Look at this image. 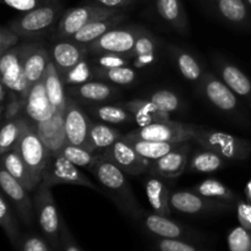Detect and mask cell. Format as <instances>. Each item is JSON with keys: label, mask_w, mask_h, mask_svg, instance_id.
Masks as SVG:
<instances>
[{"label": "cell", "mask_w": 251, "mask_h": 251, "mask_svg": "<svg viewBox=\"0 0 251 251\" xmlns=\"http://www.w3.org/2000/svg\"><path fill=\"white\" fill-rule=\"evenodd\" d=\"M90 172L97 179L105 195L117 205V207L124 215L137 222L144 212V208L140 206L139 200L127 181L126 174L114 163L100 157L98 153Z\"/></svg>", "instance_id": "obj_1"}, {"label": "cell", "mask_w": 251, "mask_h": 251, "mask_svg": "<svg viewBox=\"0 0 251 251\" xmlns=\"http://www.w3.org/2000/svg\"><path fill=\"white\" fill-rule=\"evenodd\" d=\"M65 10L64 0H53L24 12L20 17L12 20L9 27L21 39L37 41L46 34L55 32Z\"/></svg>", "instance_id": "obj_2"}, {"label": "cell", "mask_w": 251, "mask_h": 251, "mask_svg": "<svg viewBox=\"0 0 251 251\" xmlns=\"http://www.w3.org/2000/svg\"><path fill=\"white\" fill-rule=\"evenodd\" d=\"M51 188L39 184L34 190L33 208L39 230L58 251H61V234L64 221L51 194Z\"/></svg>", "instance_id": "obj_3"}, {"label": "cell", "mask_w": 251, "mask_h": 251, "mask_svg": "<svg viewBox=\"0 0 251 251\" xmlns=\"http://www.w3.org/2000/svg\"><path fill=\"white\" fill-rule=\"evenodd\" d=\"M193 142L200 145L202 149L216 152L227 161H242L250 153L251 145L247 140L239 139L234 135L218 130L205 129L199 126L193 137Z\"/></svg>", "instance_id": "obj_4"}, {"label": "cell", "mask_w": 251, "mask_h": 251, "mask_svg": "<svg viewBox=\"0 0 251 251\" xmlns=\"http://www.w3.org/2000/svg\"><path fill=\"white\" fill-rule=\"evenodd\" d=\"M78 168L80 167L75 166L73 162L69 161L61 152L51 154L44 169L41 184H44L48 188H53L56 185L85 186L96 193L104 194L103 189L93 183Z\"/></svg>", "instance_id": "obj_5"}, {"label": "cell", "mask_w": 251, "mask_h": 251, "mask_svg": "<svg viewBox=\"0 0 251 251\" xmlns=\"http://www.w3.org/2000/svg\"><path fill=\"white\" fill-rule=\"evenodd\" d=\"M15 149L21 154L22 159L31 172L34 183L38 186L51 154L29 120L27 122Z\"/></svg>", "instance_id": "obj_6"}, {"label": "cell", "mask_w": 251, "mask_h": 251, "mask_svg": "<svg viewBox=\"0 0 251 251\" xmlns=\"http://www.w3.org/2000/svg\"><path fill=\"white\" fill-rule=\"evenodd\" d=\"M119 10L105 9V7L98 6V5L87 4L83 2L82 5L66 9L59 21L58 27L55 29L56 39H71L77 31H80L83 26L96 20L104 19V17L113 16L119 14Z\"/></svg>", "instance_id": "obj_7"}, {"label": "cell", "mask_w": 251, "mask_h": 251, "mask_svg": "<svg viewBox=\"0 0 251 251\" xmlns=\"http://www.w3.org/2000/svg\"><path fill=\"white\" fill-rule=\"evenodd\" d=\"M0 193L7 199L14 207L20 222L27 228L33 227L36 221L32 200L29 191L17 181L4 167L0 164Z\"/></svg>", "instance_id": "obj_8"}, {"label": "cell", "mask_w": 251, "mask_h": 251, "mask_svg": "<svg viewBox=\"0 0 251 251\" xmlns=\"http://www.w3.org/2000/svg\"><path fill=\"white\" fill-rule=\"evenodd\" d=\"M0 81L4 83L10 95L25 102L31 87L25 75L21 43L12 47L0 56Z\"/></svg>", "instance_id": "obj_9"}, {"label": "cell", "mask_w": 251, "mask_h": 251, "mask_svg": "<svg viewBox=\"0 0 251 251\" xmlns=\"http://www.w3.org/2000/svg\"><path fill=\"white\" fill-rule=\"evenodd\" d=\"M199 126L200 125L190 124V123L167 120V122L154 123L144 127H137L127 132V135L137 137V139L150 140V141L179 144V142L193 141V137Z\"/></svg>", "instance_id": "obj_10"}, {"label": "cell", "mask_w": 251, "mask_h": 251, "mask_svg": "<svg viewBox=\"0 0 251 251\" xmlns=\"http://www.w3.org/2000/svg\"><path fill=\"white\" fill-rule=\"evenodd\" d=\"M92 120L86 110L81 107L77 100L68 95L65 110H64V127H65L66 142L83 147L93 152L90 141V131Z\"/></svg>", "instance_id": "obj_11"}, {"label": "cell", "mask_w": 251, "mask_h": 251, "mask_svg": "<svg viewBox=\"0 0 251 251\" xmlns=\"http://www.w3.org/2000/svg\"><path fill=\"white\" fill-rule=\"evenodd\" d=\"M172 211L191 216L216 215L230 210L232 203L205 198L193 190H178L171 194Z\"/></svg>", "instance_id": "obj_12"}, {"label": "cell", "mask_w": 251, "mask_h": 251, "mask_svg": "<svg viewBox=\"0 0 251 251\" xmlns=\"http://www.w3.org/2000/svg\"><path fill=\"white\" fill-rule=\"evenodd\" d=\"M142 26H125L110 29L107 33L103 34L95 42L87 46L88 53L102 54V53H115L129 55L134 49L136 39L140 32L142 31Z\"/></svg>", "instance_id": "obj_13"}, {"label": "cell", "mask_w": 251, "mask_h": 251, "mask_svg": "<svg viewBox=\"0 0 251 251\" xmlns=\"http://www.w3.org/2000/svg\"><path fill=\"white\" fill-rule=\"evenodd\" d=\"M98 154L114 163L127 176H142L149 171L150 161L140 156L136 150L123 137L114 142L109 149L98 152Z\"/></svg>", "instance_id": "obj_14"}, {"label": "cell", "mask_w": 251, "mask_h": 251, "mask_svg": "<svg viewBox=\"0 0 251 251\" xmlns=\"http://www.w3.org/2000/svg\"><path fill=\"white\" fill-rule=\"evenodd\" d=\"M198 91L220 112L233 113L237 110L238 100L235 93L220 77L210 71H205L202 80L198 86Z\"/></svg>", "instance_id": "obj_15"}, {"label": "cell", "mask_w": 251, "mask_h": 251, "mask_svg": "<svg viewBox=\"0 0 251 251\" xmlns=\"http://www.w3.org/2000/svg\"><path fill=\"white\" fill-rule=\"evenodd\" d=\"M137 222L145 228L146 232L157 238L186 240L195 239L198 237V233L176 221H172L169 217L154 212H147L145 210Z\"/></svg>", "instance_id": "obj_16"}, {"label": "cell", "mask_w": 251, "mask_h": 251, "mask_svg": "<svg viewBox=\"0 0 251 251\" xmlns=\"http://www.w3.org/2000/svg\"><path fill=\"white\" fill-rule=\"evenodd\" d=\"M193 141L181 142L178 147L156 161L150 162L147 173L156 174L166 179H174L184 174L193 153Z\"/></svg>", "instance_id": "obj_17"}, {"label": "cell", "mask_w": 251, "mask_h": 251, "mask_svg": "<svg viewBox=\"0 0 251 251\" xmlns=\"http://www.w3.org/2000/svg\"><path fill=\"white\" fill-rule=\"evenodd\" d=\"M21 49L25 75L31 87L33 83L43 78L48 64L51 61L50 51L36 41L22 42Z\"/></svg>", "instance_id": "obj_18"}, {"label": "cell", "mask_w": 251, "mask_h": 251, "mask_svg": "<svg viewBox=\"0 0 251 251\" xmlns=\"http://www.w3.org/2000/svg\"><path fill=\"white\" fill-rule=\"evenodd\" d=\"M55 112L56 110L54 109L53 104L50 103L48 95H47L43 78L37 81L29 88L28 95H27L26 100H25L22 114L32 124L37 125L39 123L48 120Z\"/></svg>", "instance_id": "obj_19"}, {"label": "cell", "mask_w": 251, "mask_h": 251, "mask_svg": "<svg viewBox=\"0 0 251 251\" xmlns=\"http://www.w3.org/2000/svg\"><path fill=\"white\" fill-rule=\"evenodd\" d=\"M49 51L51 61L60 75L90 55L87 46L77 43L73 39H56Z\"/></svg>", "instance_id": "obj_20"}, {"label": "cell", "mask_w": 251, "mask_h": 251, "mask_svg": "<svg viewBox=\"0 0 251 251\" xmlns=\"http://www.w3.org/2000/svg\"><path fill=\"white\" fill-rule=\"evenodd\" d=\"M159 42L153 33L144 27L136 39L134 49L127 55L131 59V66L137 71L153 68L159 59Z\"/></svg>", "instance_id": "obj_21"}, {"label": "cell", "mask_w": 251, "mask_h": 251, "mask_svg": "<svg viewBox=\"0 0 251 251\" xmlns=\"http://www.w3.org/2000/svg\"><path fill=\"white\" fill-rule=\"evenodd\" d=\"M147 178L145 179V193L150 206L154 213L171 217L172 208L169 200H171V189L167 184V179L156 174L146 173Z\"/></svg>", "instance_id": "obj_22"}, {"label": "cell", "mask_w": 251, "mask_h": 251, "mask_svg": "<svg viewBox=\"0 0 251 251\" xmlns=\"http://www.w3.org/2000/svg\"><path fill=\"white\" fill-rule=\"evenodd\" d=\"M68 95L77 100L87 102L90 104H100L113 100L118 95V90L112 83L104 81H88L78 86L66 87Z\"/></svg>", "instance_id": "obj_23"}, {"label": "cell", "mask_w": 251, "mask_h": 251, "mask_svg": "<svg viewBox=\"0 0 251 251\" xmlns=\"http://www.w3.org/2000/svg\"><path fill=\"white\" fill-rule=\"evenodd\" d=\"M50 154L61 152L66 145L64 112H55L48 120L33 125Z\"/></svg>", "instance_id": "obj_24"}, {"label": "cell", "mask_w": 251, "mask_h": 251, "mask_svg": "<svg viewBox=\"0 0 251 251\" xmlns=\"http://www.w3.org/2000/svg\"><path fill=\"white\" fill-rule=\"evenodd\" d=\"M154 9L171 28L180 34L189 33V20L181 0H154Z\"/></svg>", "instance_id": "obj_25"}, {"label": "cell", "mask_w": 251, "mask_h": 251, "mask_svg": "<svg viewBox=\"0 0 251 251\" xmlns=\"http://www.w3.org/2000/svg\"><path fill=\"white\" fill-rule=\"evenodd\" d=\"M213 63L218 71L221 80L240 97H250L251 82L248 76L233 64L228 63L220 56H213Z\"/></svg>", "instance_id": "obj_26"}, {"label": "cell", "mask_w": 251, "mask_h": 251, "mask_svg": "<svg viewBox=\"0 0 251 251\" xmlns=\"http://www.w3.org/2000/svg\"><path fill=\"white\" fill-rule=\"evenodd\" d=\"M124 107L129 110L134 117V123L139 127L147 126L171 120V114L159 109L153 102L150 100H131L124 103Z\"/></svg>", "instance_id": "obj_27"}, {"label": "cell", "mask_w": 251, "mask_h": 251, "mask_svg": "<svg viewBox=\"0 0 251 251\" xmlns=\"http://www.w3.org/2000/svg\"><path fill=\"white\" fill-rule=\"evenodd\" d=\"M205 6L230 25H240L247 21L248 6L244 0H202Z\"/></svg>", "instance_id": "obj_28"}, {"label": "cell", "mask_w": 251, "mask_h": 251, "mask_svg": "<svg viewBox=\"0 0 251 251\" xmlns=\"http://www.w3.org/2000/svg\"><path fill=\"white\" fill-rule=\"evenodd\" d=\"M169 55H171L172 60H173L174 65L178 69L180 75L185 80L195 83L196 87H198L202 80L203 74H205L198 59L190 51L178 46L169 47Z\"/></svg>", "instance_id": "obj_29"}, {"label": "cell", "mask_w": 251, "mask_h": 251, "mask_svg": "<svg viewBox=\"0 0 251 251\" xmlns=\"http://www.w3.org/2000/svg\"><path fill=\"white\" fill-rule=\"evenodd\" d=\"M125 12L126 11L119 12V14H115L113 15V16L104 17V19H100L96 20V21L90 22L88 25L83 26L80 31L76 32L75 36L71 39L77 42V43L88 46L90 43L95 42L96 39L102 37L104 33H107L108 31L119 26V25L124 21L125 17H126V14H125Z\"/></svg>", "instance_id": "obj_30"}, {"label": "cell", "mask_w": 251, "mask_h": 251, "mask_svg": "<svg viewBox=\"0 0 251 251\" xmlns=\"http://www.w3.org/2000/svg\"><path fill=\"white\" fill-rule=\"evenodd\" d=\"M43 82L46 86L47 95H48L54 109L56 112H64L66 100H68V91H66V86L64 85L60 74L56 70L53 61L48 64V68L43 76Z\"/></svg>", "instance_id": "obj_31"}, {"label": "cell", "mask_w": 251, "mask_h": 251, "mask_svg": "<svg viewBox=\"0 0 251 251\" xmlns=\"http://www.w3.org/2000/svg\"><path fill=\"white\" fill-rule=\"evenodd\" d=\"M0 164L16 179L17 181L22 184L29 193H34L37 189L36 183L31 176L28 167L26 166L25 161L22 159L21 154L19 153L16 149L6 152L2 156H0Z\"/></svg>", "instance_id": "obj_32"}, {"label": "cell", "mask_w": 251, "mask_h": 251, "mask_svg": "<svg viewBox=\"0 0 251 251\" xmlns=\"http://www.w3.org/2000/svg\"><path fill=\"white\" fill-rule=\"evenodd\" d=\"M227 164V159L210 150H198L191 153L186 172L195 174H210L220 171Z\"/></svg>", "instance_id": "obj_33"}, {"label": "cell", "mask_w": 251, "mask_h": 251, "mask_svg": "<svg viewBox=\"0 0 251 251\" xmlns=\"http://www.w3.org/2000/svg\"><path fill=\"white\" fill-rule=\"evenodd\" d=\"M123 139L131 145L137 153L141 157L146 158L147 161H156V159L161 158V157L166 156L168 152L178 147L181 142L179 144H173V142H158V141H150V140H142L137 139V137L130 136V135L124 134Z\"/></svg>", "instance_id": "obj_34"}, {"label": "cell", "mask_w": 251, "mask_h": 251, "mask_svg": "<svg viewBox=\"0 0 251 251\" xmlns=\"http://www.w3.org/2000/svg\"><path fill=\"white\" fill-rule=\"evenodd\" d=\"M27 122L28 119L21 114L0 123V156L16 147Z\"/></svg>", "instance_id": "obj_35"}, {"label": "cell", "mask_w": 251, "mask_h": 251, "mask_svg": "<svg viewBox=\"0 0 251 251\" xmlns=\"http://www.w3.org/2000/svg\"><path fill=\"white\" fill-rule=\"evenodd\" d=\"M87 110L91 115L105 124L120 125L134 123V117L124 105L100 103V104H90Z\"/></svg>", "instance_id": "obj_36"}, {"label": "cell", "mask_w": 251, "mask_h": 251, "mask_svg": "<svg viewBox=\"0 0 251 251\" xmlns=\"http://www.w3.org/2000/svg\"><path fill=\"white\" fill-rule=\"evenodd\" d=\"M123 136H124V134H122L115 127L109 126L105 123H92L90 131V141L95 153H98V151L102 152L109 149L114 142L122 139Z\"/></svg>", "instance_id": "obj_37"}, {"label": "cell", "mask_w": 251, "mask_h": 251, "mask_svg": "<svg viewBox=\"0 0 251 251\" xmlns=\"http://www.w3.org/2000/svg\"><path fill=\"white\" fill-rule=\"evenodd\" d=\"M20 223L21 222H20L11 203L0 193V228L9 238L12 247L17 244L22 234L21 229H20Z\"/></svg>", "instance_id": "obj_38"}, {"label": "cell", "mask_w": 251, "mask_h": 251, "mask_svg": "<svg viewBox=\"0 0 251 251\" xmlns=\"http://www.w3.org/2000/svg\"><path fill=\"white\" fill-rule=\"evenodd\" d=\"M93 71H95L96 78L117 86H131L139 80V73L131 65L108 69V70L93 69Z\"/></svg>", "instance_id": "obj_39"}, {"label": "cell", "mask_w": 251, "mask_h": 251, "mask_svg": "<svg viewBox=\"0 0 251 251\" xmlns=\"http://www.w3.org/2000/svg\"><path fill=\"white\" fill-rule=\"evenodd\" d=\"M191 190L205 196V198L213 199V200L225 201V202L230 203L235 200V194L217 179H206V180L201 181L200 184L194 186Z\"/></svg>", "instance_id": "obj_40"}, {"label": "cell", "mask_w": 251, "mask_h": 251, "mask_svg": "<svg viewBox=\"0 0 251 251\" xmlns=\"http://www.w3.org/2000/svg\"><path fill=\"white\" fill-rule=\"evenodd\" d=\"M88 58H90V55L86 59H83V60H81L78 64H76L70 70L61 74V80H63L64 85L66 87L82 85V83L92 81L95 78V71H93L92 64H91Z\"/></svg>", "instance_id": "obj_41"}, {"label": "cell", "mask_w": 251, "mask_h": 251, "mask_svg": "<svg viewBox=\"0 0 251 251\" xmlns=\"http://www.w3.org/2000/svg\"><path fill=\"white\" fill-rule=\"evenodd\" d=\"M149 100L153 102L159 109L169 113V114L174 112H179V110L184 109V107H185L180 96L169 90L154 91L150 95Z\"/></svg>", "instance_id": "obj_42"}, {"label": "cell", "mask_w": 251, "mask_h": 251, "mask_svg": "<svg viewBox=\"0 0 251 251\" xmlns=\"http://www.w3.org/2000/svg\"><path fill=\"white\" fill-rule=\"evenodd\" d=\"M16 251H58L42 233H22L19 242L15 245Z\"/></svg>", "instance_id": "obj_43"}, {"label": "cell", "mask_w": 251, "mask_h": 251, "mask_svg": "<svg viewBox=\"0 0 251 251\" xmlns=\"http://www.w3.org/2000/svg\"><path fill=\"white\" fill-rule=\"evenodd\" d=\"M61 153L66 157L70 162H73L75 166L85 168L90 171L91 167L95 163L96 158H97V153L91 152L88 150L83 149V147L76 146V145H71L66 142L65 146L61 150Z\"/></svg>", "instance_id": "obj_44"}, {"label": "cell", "mask_w": 251, "mask_h": 251, "mask_svg": "<svg viewBox=\"0 0 251 251\" xmlns=\"http://www.w3.org/2000/svg\"><path fill=\"white\" fill-rule=\"evenodd\" d=\"M90 61L92 64V68L98 69V70H108V69L131 65V59L123 54L115 53L92 54L90 55Z\"/></svg>", "instance_id": "obj_45"}, {"label": "cell", "mask_w": 251, "mask_h": 251, "mask_svg": "<svg viewBox=\"0 0 251 251\" xmlns=\"http://www.w3.org/2000/svg\"><path fill=\"white\" fill-rule=\"evenodd\" d=\"M229 251H251V233L245 228H234L228 235Z\"/></svg>", "instance_id": "obj_46"}, {"label": "cell", "mask_w": 251, "mask_h": 251, "mask_svg": "<svg viewBox=\"0 0 251 251\" xmlns=\"http://www.w3.org/2000/svg\"><path fill=\"white\" fill-rule=\"evenodd\" d=\"M156 248L158 251H206L181 239H164V238L156 240Z\"/></svg>", "instance_id": "obj_47"}, {"label": "cell", "mask_w": 251, "mask_h": 251, "mask_svg": "<svg viewBox=\"0 0 251 251\" xmlns=\"http://www.w3.org/2000/svg\"><path fill=\"white\" fill-rule=\"evenodd\" d=\"M20 37L9 26H0V56L20 43Z\"/></svg>", "instance_id": "obj_48"}, {"label": "cell", "mask_w": 251, "mask_h": 251, "mask_svg": "<svg viewBox=\"0 0 251 251\" xmlns=\"http://www.w3.org/2000/svg\"><path fill=\"white\" fill-rule=\"evenodd\" d=\"M50 1L53 0H0V4H4L11 9L19 10V11L26 12Z\"/></svg>", "instance_id": "obj_49"}, {"label": "cell", "mask_w": 251, "mask_h": 251, "mask_svg": "<svg viewBox=\"0 0 251 251\" xmlns=\"http://www.w3.org/2000/svg\"><path fill=\"white\" fill-rule=\"evenodd\" d=\"M136 1L137 0H83V2L87 4L98 5L105 9L119 10V11H126V9L132 6Z\"/></svg>", "instance_id": "obj_50"}, {"label": "cell", "mask_w": 251, "mask_h": 251, "mask_svg": "<svg viewBox=\"0 0 251 251\" xmlns=\"http://www.w3.org/2000/svg\"><path fill=\"white\" fill-rule=\"evenodd\" d=\"M237 215L240 226L251 233V205L247 202H238Z\"/></svg>", "instance_id": "obj_51"}, {"label": "cell", "mask_w": 251, "mask_h": 251, "mask_svg": "<svg viewBox=\"0 0 251 251\" xmlns=\"http://www.w3.org/2000/svg\"><path fill=\"white\" fill-rule=\"evenodd\" d=\"M61 251H82L76 243V240L74 239L73 234L66 227V225H64L63 234H61Z\"/></svg>", "instance_id": "obj_52"}, {"label": "cell", "mask_w": 251, "mask_h": 251, "mask_svg": "<svg viewBox=\"0 0 251 251\" xmlns=\"http://www.w3.org/2000/svg\"><path fill=\"white\" fill-rule=\"evenodd\" d=\"M9 98H10V92L7 91V88L5 87L4 83L0 81V104L6 105Z\"/></svg>", "instance_id": "obj_53"}, {"label": "cell", "mask_w": 251, "mask_h": 251, "mask_svg": "<svg viewBox=\"0 0 251 251\" xmlns=\"http://www.w3.org/2000/svg\"><path fill=\"white\" fill-rule=\"evenodd\" d=\"M4 118H5V105L0 104V123L4 120Z\"/></svg>", "instance_id": "obj_54"}, {"label": "cell", "mask_w": 251, "mask_h": 251, "mask_svg": "<svg viewBox=\"0 0 251 251\" xmlns=\"http://www.w3.org/2000/svg\"><path fill=\"white\" fill-rule=\"evenodd\" d=\"M247 196H248V199L251 201V181H249V184L247 185Z\"/></svg>", "instance_id": "obj_55"}, {"label": "cell", "mask_w": 251, "mask_h": 251, "mask_svg": "<svg viewBox=\"0 0 251 251\" xmlns=\"http://www.w3.org/2000/svg\"><path fill=\"white\" fill-rule=\"evenodd\" d=\"M245 2H247V4L249 5V6H251V0H245Z\"/></svg>", "instance_id": "obj_56"}]
</instances>
